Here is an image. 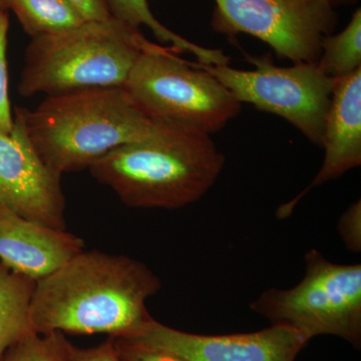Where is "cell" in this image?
<instances>
[{
    "label": "cell",
    "mask_w": 361,
    "mask_h": 361,
    "mask_svg": "<svg viewBox=\"0 0 361 361\" xmlns=\"http://www.w3.org/2000/svg\"><path fill=\"white\" fill-rule=\"evenodd\" d=\"M161 287L155 273L135 259L80 252L35 281L30 305L33 331L130 338L154 320L147 300Z\"/></svg>",
    "instance_id": "cell-1"
},
{
    "label": "cell",
    "mask_w": 361,
    "mask_h": 361,
    "mask_svg": "<svg viewBox=\"0 0 361 361\" xmlns=\"http://www.w3.org/2000/svg\"><path fill=\"white\" fill-rule=\"evenodd\" d=\"M13 118L42 161L59 176L89 169L113 149L146 139L161 125L125 85L49 96L33 110L16 108Z\"/></svg>",
    "instance_id": "cell-2"
},
{
    "label": "cell",
    "mask_w": 361,
    "mask_h": 361,
    "mask_svg": "<svg viewBox=\"0 0 361 361\" xmlns=\"http://www.w3.org/2000/svg\"><path fill=\"white\" fill-rule=\"evenodd\" d=\"M224 164L211 135L161 123L148 137L113 149L89 171L127 206L174 210L200 200Z\"/></svg>",
    "instance_id": "cell-3"
},
{
    "label": "cell",
    "mask_w": 361,
    "mask_h": 361,
    "mask_svg": "<svg viewBox=\"0 0 361 361\" xmlns=\"http://www.w3.org/2000/svg\"><path fill=\"white\" fill-rule=\"evenodd\" d=\"M152 42L140 30L111 18L33 37L18 90L47 97L94 87H123Z\"/></svg>",
    "instance_id": "cell-4"
},
{
    "label": "cell",
    "mask_w": 361,
    "mask_h": 361,
    "mask_svg": "<svg viewBox=\"0 0 361 361\" xmlns=\"http://www.w3.org/2000/svg\"><path fill=\"white\" fill-rule=\"evenodd\" d=\"M125 87L156 122L204 134L219 132L241 111L238 99L208 71L153 42L135 61Z\"/></svg>",
    "instance_id": "cell-5"
},
{
    "label": "cell",
    "mask_w": 361,
    "mask_h": 361,
    "mask_svg": "<svg viewBox=\"0 0 361 361\" xmlns=\"http://www.w3.org/2000/svg\"><path fill=\"white\" fill-rule=\"evenodd\" d=\"M303 279L290 289L271 288L251 303L254 312L300 332L308 341L341 337L361 346V265L330 262L319 251L305 255Z\"/></svg>",
    "instance_id": "cell-6"
},
{
    "label": "cell",
    "mask_w": 361,
    "mask_h": 361,
    "mask_svg": "<svg viewBox=\"0 0 361 361\" xmlns=\"http://www.w3.org/2000/svg\"><path fill=\"white\" fill-rule=\"evenodd\" d=\"M255 70L229 65L196 63L236 97L240 103L281 116L311 142L322 147L325 118L336 80L327 77L316 63H297L282 68L268 56L250 58Z\"/></svg>",
    "instance_id": "cell-7"
},
{
    "label": "cell",
    "mask_w": 361,
    "mask_h": 361,
    "mask_svg": "<svg viewBox=\"0 0 361 361\" xmlns=\"http://www.w3.org/2000/svg\"><path fill=\"white\" fill-rule=\"evenodd\" d=\"M212 25L227 35L247 33L278 56L316 63L322 39L337 25L334 7L310 0H215Z\"/></svg>",
    "instance_id": "cell-8"
},
{
    "label": "cell",
    "mask_w": 361,
    "mask_h": 361,
    "mask_svg": "<svg viewBox=\"0 0 361 361\" xmlns=\"http://www.w3.org/2000/svg\"><path fill=\"white\" fill-rule=\"evenodd\" d=\"M116 339L187 361H295L310 342L300 332L282 325L249 334L202 336L155 319L137 336Z\"/></svg>",
    "instance_id": "cell-9"
},
{
    "label": "cell",
    "mask_w": 361,
    "mask_h": 361,
    "mask_svg": "<svg viewBox=\"0 0 361 361\" xmlns=\"http://www.w3.org/2000/svg\"><path fill=\"white\" fill-rule=\"evenodd\" d=\"M13 120L11 133L0 132V203L37 224L66 230L61 176L45 165Z\"/></svg>",
    "instance_id": "cell-10"
},
{
    "label": "cell",
    "mask_w": 361,
    "mask_h": 361,
    "mask_svg": "<svg viewBox=\"0 0 361 361\" xmlns=\"http://www.w3.org/2000/svg\"><path fill=\"white\" fill-rule=\"evenodd\" d=\"M322 147L325 154L319 172L295 198L278 208V219L288 218L311 190L361 165V68L336 80L325 118Z\"/></svg>",
    "instance_id": "cell-11"
},
{
    "label": "cell",
    "mask_w": 361,
    "mask_h": 361,
    "mask_svg": "<svg viewBox=\"0 0 361 361\" xmlns=\"http://www.w3.org/2000/svg\"><path fill=\"white\" fill-rule=\"evenodd\" d=\"M85 250L84 240L21 217L0 203V262L30 279H42Z\"/></svg>",
    "instance_id": "cell-12"
},
{
    "label": "cell",
    "mask_w": 361,
    "mask_h": 361,
    "mask_svg": "<svg viewBox=\"0 0 361 361\" xmlns=\"http://www.w3.org/2000/svg\"><path fill=\"white\" fill-rule=\"evenodd\" d=\"M35 280L0 262V358L33 331L30 305Z\"/></svg>",
    "instance_id": "cell-13"
},
{
    "label": "cell",
    "mask_w": 361,
    "mask_h": 361,
    "mask_svg": "<svg viewBox=\"0 0 361 361\" xmlns=\"http://www.w3.org/2000/svg\"><path fill=\"white\" fill-rule=\"evenodd\" d=\"M111 18L140 30L147 26L154 35L166 44H172L175 52H190L199 63L208 66L229 65L230 59L220 49H211L190 42L161 25L152 13L149 0H106Z\"/></svg>",
    "instance_id": "cell-14"
},
{
    "label": "cell",
    "mask_w": 361,
    "mask_h": 361,
    "mask_svg": "<svg viewBox=\"0 0 361 361\" xmlns=\"http://www.w3.org/2000/svg\"><path fill=\"white\" fill-rule=\"evenodd\" d=\"M32 37L77 27L85 23L68 0H0Z\"/></svg>",
    "instance_id": "cell-15"
},
{
    "label": "cell",
    "mask_w": 361,
    "mask_h": 361,
    "mask_svg": "<svg viewBox=\"0 0 361 361\" xmlns=\"http://www.w3.org/2000/svg\"><path fill=\"white\" fill-rule=\"evenodd\" d=\"M316 65L334 80L348 77L361 68L360 7L342 32L323 37Z\"/></svg>",
    "instance_id": "cell-16"
},
{
    "label": "cell",
    "mask_w": 361,
    "mask_h": 361,
    "mask_svg": "<svg viewBox=\"0 0 361 361\" xmlns=\"http://www.w3.org/2000/svg\"><path fill=\"white\" fill-rule=\"evenodd\" d=\"M70 344L61 331L30 334L7 349L0 361H70Z\"/></svg>",
    "instance_id": "cell-17"
},
{
    "label": "cell",
    "mask_w": 361,
    "mask_h": 361,
    "mask_svg": "<svg viewBox=\"0 0 361 361\" xmlns=\"http://www.w3.org/2000/svg\"><path fill=\"white\" fill-rule=\"evenodd\" d=\"M9 18L0 8V132L8 134L13 129V116L11 113L8 92V68H7V37H8Z\"/></svg>",
    "instance_id": "cell-18"
},
{
    "label": "cell",
    "mask_w": 361,
    "mask_h": 361,
    "mask_svg": "<svg viewBox=\"0 0 361 361\" xmlns=\"http://www.w3.org/2000/svg\"><path fill=\"white\" fill-rule=\"evenodd\" d=\"M338 233L349 251L361 250V201L351 204L339 219Z\"/></svg>",
    "instance_id": "cell-19"
},
{
    "label": "cell",
    "mask_w": 361,
    "mask_h": 361,
    "mask_svg": "<svg viewBox=\"0 0 361 361\" xmlns=\"http://www.w3.org/2000/svg\"><path fill=\"white\" fill-rule=\"evenodd\" d=\"M70 361H121L115 339L110 337L109 341L96 348L82 349L70 344L68 348Z\"/></svg>",
    "instance_id": "cell-20"
},
{
    "label": "cell",
    "mask_w": 361,
    "mask_h": 361,
    "mask_svg": "<svg viewBox=\"0 0 361 361\" xmlns=\"http://www.w3.org/2000/svg\"><path fill=\"white\" fill-rule=\"evenodd\" d=\"M115 339L121 361H187L176 355L140 348L121 339Z\"/></svg>",
    "instance_id": "cell-21"
},
{
    "label": "cell",
    "mask_w": 361,
    "mask_h": 361,
    "mask_svg": "<svg viewBox=\"0 0 361 361\" xmlns=\"http://www.w3.org/2000/svg\"><path fill=\"white\" fill-rule=\"evenodd\" d=\"M85 21H101L111 18L106 0H68Z\"/></svg>",
    "instance_id": "cell-22"
},
{
    "label": "cell",
    "mask_w": 361,
    "mask_h": 361,
    "mask_svg": "<svg viewBox=\"0 0 361 361\" xmlns=\"http://www.w3.org/2000/svg\"><path fill=\"white\" fill-rule=\"evenodd\" d=\"M329 4L336 8V6H345V4H355L357 0H326Z\"/></svg>",
    "instance_id": "cell-23"
},
{
    "label": "cell",
    "mask_w": 361,
    "mask_h": 361,
    "mask_svg": "<svg viewBox=\"0 0 361 361\" xmlns=\"http://www.w3.org/2000/svg\"><path fill=\"white\" fill-rule=\"evenodd\" d=\"M310 1H318V2H322V4H329V2L326 1V0H310ZM330 6V4H329Z\"/></svg>",
    "instance_id": "cell-24"
},
{
    "label": "cell",
    "mask_w": 361,
    "mask_h": 361,
    "mask_svg": "<svg viewBox=\"0 0 361 361\" xmlns=\"http://www.w3.org/2000/svg\"><path fill=\"white\" fill-rule=\"evenodd\" d=\"M1 7H4V6H2L1 1H0V8H1Z\"/></svg>",
    "instance_id": "cell-25"
}]
</instances>
